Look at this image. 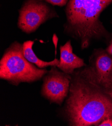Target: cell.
Segmentation results:
<instances>
[{"instance_id": "3957f363", "label": "cell", "mask_w": 112, "mask_h": 126, "mask_svg": "<svg viewBox=\"0 0 112 126\" xmlns=\"http://www.w3.org/2000/svg\"><path fill=\"white\" fill-rule=\"evenodd\" d=\"M48 72L28 61L23 53L22 45L15 41L8 48L0 61V78L18 85L41 79Z\"/></svg>"}, {"instance_id": "6da1fadb", "label": "cell", "mask_w": 112, "mask_h": 126, "mask_svg": "<svg viewBox=\"0 0 112 126\" xmlns=\"http://www.w3.org/2000/svg\"><path fill=\"white\" fill-rule=\"evenodd\" d=\"M64 112L70 126H98L112 118V98L91 65L71 74Z\"/></svg>"}, {"instance_id": "7a4b0ae2", "label": "cell", "mask_w": 112, "mask_h": 126, "mask_svg": "<svg viewBox=\"0 0 112 126\" xmlns=\"http://www.w3.org/2000/svg\"><path fill=\"white\" fill-rule=\"evenodd\" d=\"M112 0H69L66 8L65 30L80 41L82 49L93 39L109 38V34L99 20L102 12Z\"/></svg>"}, {"instance_id": "ba28073f", "label": "cell", "mask_w": 112, "mask_h": 126, "mask_svg": "<svg viewBox=\"0 0 112 126\" xmlns=\"http://www.w3.org/2000/svg\"><path fill=\"white\" fill-rule=\"evenodd\" d=\"M34 43L33 41L28 40L24 42L22 44L23 55L28 61L40 68H44L48 66H57L59 60L57 58H55L51 61L47 62L40 59L37 57L33 50Z\"/></svg>"}, {"instance_id": "30bf717a", "label": "cell", "mask_w": 112, "mask_h": 126, "mask_svg": "<svg viewBox=\"0 0 112 126\" xmlns=\"http://www.w3.org/2000/svg\"><path fill=\"white\" fill-rule=\"evenodd\" d=\"M99 126H112V118H109L104 120L98 125Z\"/></svg>"}, {"instance_id": "8fae6325", "label": "cell", "mask_w": 112, "mask_h": 126, "mask_svg": "<svg viewBox=\"0 0 112 126\" xmlns=\"http://www.w3.org/2000/svg\"><path fill=\"white\" fill-rule=\"evenodd\" d=\"M106 51L111 55H112V38H111V40L110 41V44L109 46L107 47Z\"/></svg>"}, {"instance_id": "52a82bcc", "label": "cell", "mask_w": 112, "mask_h": 126, "mask_svg": "<svg viewBox=\"0 0 112 126\" xmlns=\"http://www.w3.org/2000/svg\"><path fill=\"white\" fill-rule=\"evenodd\" d=\"M60 52L59 62L56 67L63 72L72 74L76 69L86 66L84 60L73 53L70 40L60 46Z\"/></svg>"}, {"instance_id": "8992f818", "label": "cell", "mask_w": 112, "mask_h": 126, "mask_svg": "<svg viewBox=\"0 0 112 126\" xmlns=\"http://www.w3.org/2000/svg\"><path fill=\"white\" fill-rule=\"evenodd\" d=\"M93 57L92 66L99 82L104 88L112 85V55L99 49L95 50Z\"/></svg>"}, {"instance_id": "7c38bea8", "label": "cell", "mask_w": 112, "mask_h": 126, "mask_svg": "<svg viewBox=\"0 0 112 126\" xmlns=\"http://www.w3.org/2000/svg\"><path fill=\"white\" fill-rule=\"evenodd\" d=\"M106 93L109 95V96L112 98V85L105 88Z\"/></svg>"}, {"instance_id": "277c9868", "label": "cell", "mask_w": 112, "mask_h": 126, "mask_svg": "<svg viewBox=\"0 0 112 126\" xmlns=\"http://www.w3.org/2000/svg\"><path fill=\"white\" fill-rule=\"evenodd\" d=\"M56 13L40 0H27L19 11L18 26L24 32L35 31L46 21L57 17Z\"/></svg>"}, {"instance_id": "9c48e42d", "label": "cell", "mask_w": 112, "mask_h": 126, "mask_svg": "<svg viewBox=\"0 0 112 126\" xmlns=\"http://www.w3.org/2000/svg\"><path fill=\"white\" fill-rule=\"evenodd\" d=\"M44 1L53 5L58 6H64L68 2V0H44Z\"/></svg>"}, {"instance_id": "5b68a950", "label": "cell", "mask_w": 112, "mask_h": 126, "mask_svg": "<svg viewBox=\"0 0 112 126\" xmlns=\"http://www.w3.org/2000/svg\"><path fill=\"white\" fill-rule=\"evenodd\" d=\"M56 67L52 66L44 75L41 94L50 103L61 105L69 94L71 76Z\"/></svg>"}]
</instances>
